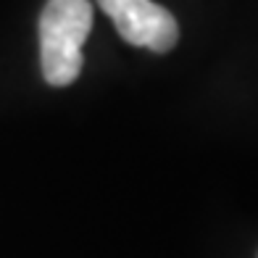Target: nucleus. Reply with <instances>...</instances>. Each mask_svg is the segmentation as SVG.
<instances>
[{
  "instance_id": "nucleus-2",
  "label": "nucleus",
  "mask_w": 258,
  "mask_h": 258,
  "mask_svg": "<svg viewBox=\"0 0 258 258\" xmlns=\"http://www.w3.org/2000/svg\"><path fill=\"white\" fill-rule=\"evenodd\" d=\"M98 6L111 16L121 40L135 48L169 53L179 40L177 19L153 0H98Z\"/></svg>"
},
{
  "instance_id": "nucleus-1",
  "label": "nucleus",
  "mask_w": 258,
  "mask_h": 258,
  "mask_svg": "<svg viewBox=\"0 0 258 258\" xmlns=\"http://www.w3.org/2000/svg\"><path fill=\"white\" fill-rule=\"evenodd\" d=\"M92 29L90 0H48L40 14V66L53 87H66L82 72V45Z\"/></svg>"
}]
</instances>
